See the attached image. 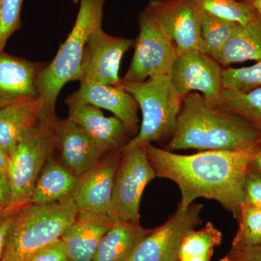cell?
<instances>
[{
  "label": "cell",
  "instance_id": "obj_42",
  "mask_svg": "<svg viewBox=\"0 0 261 261\" xmlns=\"http://www.w3.org/2000/svg\"><path fill=\"white\" fill-rule=\"evenodd\" d=\"M74 2L75 3H78V0H74Z\"/></svg>",
  "mask_w": 261,
  "mask_h": 261
},
{
  "label": "cell",
  "instance_id": "obj_36",
  "mask_svg": "<svg viewBox=\"0 0 261 261\" xmlns=\"http://www.w3.org/2000/svg\"><path fill=\"white\" fill-rule=\"evenodd\" d=\"M10 161V156L5 149L0 145V171H6L8 163Z\"/></svg>",
  "mask_w": 261,
  "mask_h": 261
},
{
  "label": "cell",
  "instance_id": "obj_7",
  "mask_svg": "<svg viewBox=\"0 0 261 261\" xmlns=\"http://www.w3.org/2000/svg\"><path fill=\"white\" fill-rule=\"evenodd\" d=\"M121 150L108 216L114 224H140L142 194L147 185L157 176L147 158L146 147Z\"/></svg>",
  "mask_w": 261,
  "mask_h": 261
},
{
  "label": "cell",
  "instance_id": "obj_4",
  "mask_svg": "<svg viewBox=\"0 0 261 261\" xmlns=\"http://www.w3.org/2000/svg\"><path fill=\"white\" fill-rule=\"evenodd\" d=\"M78 211L73 197L47 205H24L3 261H27L35 252L61 240Z\"/></svg>",
  "mask_w": 261,
  "mask_h": 261
},
{
  "label": "cell",
  "instance_id": "obj_11",
  "mask_svg": "<svg viewBox=\"0 0 261 261\" xmlns=\"http://www.w3.org/2000/svg\"><path fill=\"white\" fill-rule=\"evenodd\" d=\"M134 45L133 39L113 37L102 27L97 29L89 39L84 53L80 82L121 86L120 65L125 53Z\"/></svg>",
  "mask_w": 261,
  "mask_h": 261
},
{
  "label": "cell",
  "instance_id": "obj_23",
  "mask_svg": "<svg viewBox=\"0 0 261 261\" xmlns=\"http://www.w3.org/2000/svg\"><path fill=\"white\" fill-rule=\"evenodd\" d=\"M219 105L243 117L261 132V87L247 92L224 89Z\"/></svg>",
  "mask_w": 261,
  "mask_h": 261
},
{
  "label": "cell",
  "instance_id": "obj_37",
  "mask_svg": "<svg viewBox=\"0 0 261 261\" xmlns=\"http://www.w3.org/2000/svg\"><path fill=\"white\" fill-rule=\"evenodd\" d=\"M247 3L251 5L257 14L261 18V0H249Z\"/></svg>",
  "mask_w": 261,
  "mask_h": 261
},
{
  "label": "cell",
  "instance_id": "obj_20",
  "mask_svg": "<svg viewBox=\"0 0 261 261\" xmlns=\"http://www.w3.org/2000/svg\"><path fill=\"white\" fill-rule=\"evenodd\" d=\"M78 180V176L51 158L37 178L30 203L47 205L72 197Z\"/></svg>",
  "mask_w": 261,
  "mask_h": 261
},
{
  "label": "cell",
  "instance_id": "obj_17",
  "mask_svg": "<svg viewBox=\"0 0 261 261\" xmlns=\"http://www.w3.org/2000/svg\"><path fill=\"white\" fill-rule=\"evenodd\" d=\"M114 224L108 215L79 210L61 240L69 261H92L99 242Z\"/></svg>",
  "mask_w": 261,
  "mask_h": 261
},
{
  "label": "cell",
  "instance_id": "obj_38",
  "mask_svg": "<svg viewBox=\"0 0 261 261\" xmlns=\"http://www.w3.org/2000/svg\"><path fill=\"white\" fill-rule=\"evenodd\" d=\"M210 256H195L187 257V258L181 259L178 261H211Z\"/></svg>",
  "mask_w": 261,
  "mask_h": 261
},
{
  "label": "cell",
  "instance_id": "obj_19",
  "mask_svg": "<svg viewBox=\"0 0 261 261\" xmlns=\"http://www.w3.org/2000/svg\"><path fill=\"white\" fill-rule=\"evenodd\" d=\"M47 115L53 114L46 112L39 97L18 101L0 108V145L10 157L24 134Z\"/></svg>",
  "mask_w": 261,
  "mask_h": 261
},
{
  "label": "cell",
  "instance_id": "obj_21",
  "mask_svg": "<svg viewBox=\"0 0 261 261\" xmlns=\"http://www.w3.org/2000/svg\"><path fill=\"white\" fill-rule=\"evenodd\" d=\"M149 231L140 224L115 223L99 242L92 261H128Z\"/></svg>",
  "mask_w": 261,
  "mask_h": 261
},
{
  "label": "cell",
  "instance_id": "obj_22",
  "mask_svg": "<svg viewBox=\"0 0 261 261\" xmlns=\"http://www.w3.org/2000/svg\"><path fill=\"white\" fill-rule=\"evenodd\" d=\"M215 60L222 67L261 60V18L239 24Z\"/></svg>",
  "mask_w": 261,
  "mask_h": 261
},
{
  "label": "cell",
  "instance_id": "obj_32",
  "mask_svg": "<svg viewBox=\"0 0 261 261\" xmlns=\"http://www.w3.org/2000/svg\"><path fill=\"white\" fill-rule=\"evenodd\" d=\"M66 249L63 240H59L44 247L29 257L27 261H68Z\"/></svg>",
  "mask_w": 261,
  "mask_h": 261
},
{
  "label": "cell",
  "instance_id": "obj_15",
  "mask_svg": "<svg viewBox=\"0 0 261 261\" xmlns=\"http://www.w3.org/2000/svg\"><path fill=\"white\" fill-rule=\"evenodd\" d=\"M66 102L86 103L107 110L123 123L128 135H135L138 130L139 106L123 84L110 86L81 82L80 89L67 98Z\"/></svg>",
  "mask_w": 261,
  "mask_h": 261
},
{
  "label": "cell",
  "instance_id": "obj_9",
  "mask_svg": "<svg viewBox=\"0 0 261 261\" xmlns=\"http://www.w3.org/2000/svg\"><path fill=\"white\" fill-rule=\"evenodd\" d=\"M203 205L192 204L177 211L162 226L150 231L139 244L128 261H178L184 239L202 223Z\"/></svg>",
  "mask_w": 261,
  "mask_h": 261
},
{
  "label": "cell",
  "instance_id": "obj_14",
  "mask_svg": "<svg viewBox=\"0 0 261 261\" xmlns=\"http://www.w3.org/2000/svg\"><path fill=\"white\" fill-rule=\"evenodd\" d=\"M56 138L62 165L78 177L108 154L83 128L68 118L57 120Z\"/></svg>",
  "mask_w": 261,
  "mask_h": 261
},
{
  "label": "cell",
  "instance_id": "obj_25",
  "mask_svg": "<svg viewBox=\"0 0 261 261\" xmlns=\"http://www.w3.org/2000/svg\"><path fill=\"white\" fill-rule=\"evenodd\" d=\"M222 242V233L212 223L207 222L203 228L192 230L184 239L179 260L195 256H213L215 247Z\"/></svg>",
  "mask_w": 261,
  "mask_h": 261
},
{
  "label": "cell",
  "instance_id": "obj_29",
  "mask_svg": "<svg viewBox=\"0 0 261 261\" xmlns=\"http://www.w3.org/2000/svg\"><path fill=\"white\" fill-rule=\"evenodd\" d=\"M23 0H1L0 5V53H3L8 39L20 23Z\"/></svg>",
  "mask_w": 261,
  "mask_h": 261
},
{
  "label": "cell",
  "instance_id": "obj_13",
  "mask_svg": "<svg viewBox=\"0 0 261 261\" xmlns=\"http://www.w3.org/2000/svg\"><path fill=\"white\" fill-rule=\"evenodd\" d=\"M121 156V149L109 152L79 177L72 197L79 210L108 215Z\"/></svg>",
  "mask_w": 261,
  "mask_h": 261
},
{
  "label": "cell",
  "instance_id": "obj_43",
  "mask_svg": "<svg viewBox=\"0 0 261 261\" xmlns=\"http://www.w3.org/2000/svg\"><path fill=\"white\" fill-rule=\"evenodd\" d=\"M0 5H1V0H0Z\"/></svg>",
  "mask_w": 261,
  "mask_h": 261
},
{
  "label": "cell",
  "instance_id": "obj_10",
  "mask_svg": "<svg viewBox=\"0 0 261 261\" xmlns=\"http://www.w3.org/2000/svg\"><path fill=\"white\" fill-rule=\"evenodd\" d=\"M223 67L200 49L180 53L173 62L170 78L182 97L200 92L213 105H219L222 93Z\"/></svg>",
  "mask_w": 261,
  "mask_h": 261
},
{
  "label": "cell",
  "instance_id": "obj_5",
  "mask_svg": "<svg viewBox=\"0 0 261 261\" xmlns=\"http://www.w3.org/2000/svg\"><path fill=\"white\" fill-rule=\"evenodd\" d=\"M123 87L137 101L142 114L140 132L121 149L147 147L152 142L172 137L184 97L170 75L140 82H125Z\"/></svg>",
  "mask_w": 261,
  "mask_h": 261
},
{
  "label": "cell",
  "instance_id": "obj_24",
  "mask_svg": "<svg viewBox=\"0 0 261 261\" xmlns=\"http://www.w3.org/2000/svg\"><path fill=\"white\" fill-rule=\"evenodd\" d=\"M239 24L200 10L202 51L215 59L236 30Z\"/></svg>",
  "mask_w": 261,
  "mask_h": 261
},
{
  "label": "cell",
  "instance_id": "obj_26",
  "mask_svg": "<svg viewBox=\"0 0 261 261\" xmlns=\"http://www.w3.org/2000/svg\"><path fill=\"white\" fill-rule=\"evenodd\" d=\"M239 228L231 250L257 246L261 244V209L243 202L239 216Z\"/></svg>",
  "mask_w": 261,
  "mask_h": 261
},
{
  "label": "cell",
  "instance_id": "obj_16",
  "mask_svg": "<svg viewBox=\"0 0 261 261\" xmlns=\"http://www.w3.org/2000/svg\"><path fill=\"white\" fill-rule=\"evenodd\" d=\"M68 119L83 128L108 153L126 145L128 132L116 117H106L100 108L80 102H66Z\"/></svg>",
  "mask_w": 261,
  "mask_h": 261
},
{
  "label": "cell",
  "instance_id": "obj_33",
  "mask_svg": "<svg viewBox=\"0 0 261 261\" xmlns=\"http://www.w3.org/2000/svg\"><path fill=\"white\" fill-rule=\"evenodd\" d=\"M228 255L245 261H261V244L241 250H231Z\"/></svg>",
  "mask_w": 261,
  "mask_h": 261
},
{
  "label": "cell",
  "instance_id": "obj_40",
  "mask_svg": "<svg viewBox=\"0 0 261 261\" xmlns=\"http://www.w3.org/2000/svg\"><path fill=\"white\" fill-rule=\"evenodd\" d=\"M233 1L239 2V3H248L249 0H233Z\"/></svg>",
  "mask_w": 261,
  "mask_h": 261
},
{
  "label": "cell",
  "instance_id": "obj_31",
  "mask_svg": "<svg viewBox=\"0 0 261 261\" xmlns=\"http://www.w3.org/2000/svg\"><path fill=\"white\" fill-rule=\"evenodd\" d=\"M244 202L261 209V175L249 169L244 185Z\"/></svg>",
  "mask_w": 261,
  "mask_h": 261
},
{
  "label": "cell",
  "instance_id": "obj_35",
  "mask_svg": "<svg viewBox=\"0 0 261 261\" xmlns=\"http://www.w3.org/2000/svg\"><path fill=\"white\" fill-rule=\"evenodd\" d=\"M248 169L261 175V143L257 145L255 148V153L249 164Z\"/></svg>",
  "mask_w": 261,
  "mask_h": 261
},
{
  "label": "cell",
  "instance_id": "obj_28",
  "mask_svg": "<svg viewBox=\"0 0 261 261\" xmlns=\"http://www.w3.org/2000/svg\"><path fill=\"white\" fill-rule=\"evenodd\" d=\"M224 89L247 92L261 87V60L243 68H224L222 70Z\"/></svg>",
  "mask_w": 261,
  "mask_h": 261
},
{
  "label": "cell",
  "instance_id": "obj_30",
  "mask_svg": "<svg viewBox=\"0 0 261 261\" xmlns=\"http://www.w3.org/2000/svg\"><path fill=\"white\" fill-rule=\"evenodd\" d=\"M24 205L10 204L0 209V261L4 260L12 231Z\"/></svg>",
  "mask_w": 261,
  "mask_h": 261
},
{
  "label": "cell",
  "instance_id": "obj_34",
  "mask_svg": "<svg viewBox=\"0 0 261 261\" xmlns=\"http://www.w3.org/2000/svg\"><path fill=\"white\" fill-rule=\"evenodd\" d=\"M11 190L6 171H0V209L11 204Z\"/></svg>",
  "mask_w": 261,
  "mask_h": 261
},
{
  "label": "cell",
  "instance_id": "obj_12",
  "mask_svg": "<svg viewBox=\"0 0 261 261\" xmlns=\"http://www.w3.org/2000/svg\"><path fill=\"white\" fill-rule=\"evenodd\" d=\"M146 10L174 43L177 55L202 51L200 10L192 0H150Z\"/></svg>",
  "mask_w": 261,
  "mask_h": 261
},
{
  "label": "cell",
  "instance_id": "obj_8",
  "mask_svg": "<svg viewBox=\"0 0 261 261\" xmlns=\"http://www.w3.org/2000/svg\"><path fill=\"white\" fill-rule=\"evenodd\" d=\"M140 33L125 82H140L154 77L170 75L177 50L158 22L147 10L139 17Z\"/></svg>",
  "mask_w": 261,
  "mask_h": 261
},
{
  "label": "cell",
  "instance_id": "obj_41",
  "mask_svg": "<svg viewBox=\"0 0 261 261\" xmlns=\"http://www.w3.org/2000/svg\"><path fill=\"white\" fill-rule=\"evenodd\" d=\"M3 107H4V106H3V105H2L1 103H0V108H3Z\"/></svg>",
  "mask_w": 261,
  "mask_h": 261
},
{
  "label": "cell",
  "instance_id": "obj_3",
  "mask_svg": "<svg viewBox=\"0 0 261 261\" xmlns=\"http://www.w3.org/2000/svg\"><path fill=\"white\" fill-rule=\"evenodd\" d=\"M74 25L54 60L40 72L39 97L46 112L56 114L55 108L61 89L68 82L80 81L81 67L90 37L102 27L105 0H80Z\"/></svg>",
  "mask_w": 261,
  "mask_h": 261
},
{
  "label": "cell",
  "instance_id": "obj_39",
  "mask_svg": "<svg viewBox=\"0 0 261 261\" xmlns=\"http://www.w3.org/2000/svg\"><path fill=\"white\" fill-rule=\"evenodd\" d=\"M220 261H245L241 260V259L236 258V257H233L229 256V255H226L224 258L221 259Z\"/></svg>",
  "mask_w": 261,
  "mask_h": 261
},
{
  "label": "cell",
  "instance_id": "obj_44",
  "mask_svg": "<svg viewBox=\"0 0 261 261\" xmlns=\"http://www.w3.org/2000/svg\"><path fill=\"white\" fill-rule=\"evenodd\" d=\"M68 261H69V260H68Z\"/></svg>",
  "mask_w": 261,
  "mask_h": 261
},
{
  "label": "cell",
  "instance_id": "obj_27",
  "mask_svg": "<svg viewBox=\"0 0 261 261\" xmlns=\"http://www.w3.org/2000/svg\"><path fill=\"white\" fill-rule=\"evenodd\" d=\"M201 11L240 24H245L257 15L247 3L233 0H192Z\"/></svg>",
  "mask_w": 261,
  "mask_h": 261
},
{
  "label": "cell",
  "instance_id": "obj_6",
  "mask_svg": "<svg viewBox=\"0 0 261 261\" xmlns=\"http://www.w3.org/2000/svg\"><path fill=\"white\" fill-rule=\"evenodd\" d=\"M56 115L41 118L19 140L6 168L11 204L30 203L39 174L56 149Z\"/></svg>",
  "mask_w": 261,
  "mask_h": 261
},
{
  "label": "cell",
  "instance_id": "obj_1",
  "mask_svg": "<svg viewBox=\"0 0 261 261\" xmlns=\"http://www.w3.org/2000/svg\"><path fill=\"white\" fill-rule=\"evenodd\" d=\"M256 147L180 154L150 144L146 152L157 177L177 185L181 195L178 207L186 208L199 198L216 200L238 219L245 176Z\"/></svg>",
  "mask_w": 261,
  "mask_h": 261
},
{
  "label": "cell",
  "instance_id": "obj_2",
  "mask_svg": "<svg viewBox=\"0 0 261 261\" xmlns=\"http://www.w3.org/2000/svg\"><path fill=\"white\" fill-rule=\"evenodd\" d=\"M261 143V132L243 117L202 94L185 96L166 150L240 151Z\"/></svg>",
  "mask_w": 261,
  "mask_h": 261
},
{
  "label": "cell",
  "instance_id": "obj_18",
  "mask_svg": "<svg viewBox=\"0 0 261 261\" xmlns=\"http://www.w3.org/2000/svg\"><path fill=\"white\" fill-rule=\"evenodd\" d=\"M40 65L0 53V103L3 106L39 98Z\"/></svg>",
  "mask_w": 261,
  "mask_h": 261
}]
</instances>
